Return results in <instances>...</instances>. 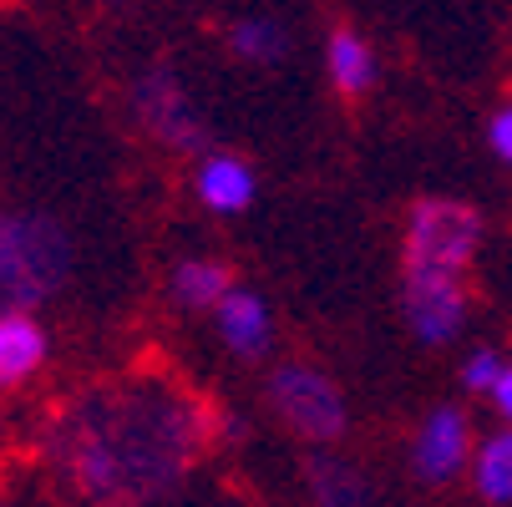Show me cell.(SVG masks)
I'll list each match as a JSON object with an SVG mask.
<instances>
[{"mask_svg": "<svg viewBox=\"0 0 512 507\" xmlns=\"http://www.w3.org/2000/svg\"><path fill=\"white\" fill-rule=\"evenodd\" d=\"M325 66H330V82L345 92V97H360V92H371V82H376V56H371V46H365L355 31H330V41H325Z\"/></svg>", "mask_w": 512, "mask_h": 507, "instance_id": "cell-11", "label": "cell"}, {"mask_svg": "<svg viewBox=\"0 0 512 507\" xmlns=\"http://www.w3.org/2000/svg\"><path fill=\"white\" fill-rule=\"evenodd\" d=\"M492 153H497L502 163H512V107H502V112L492 117Z\"/></svg>", "mask_w": 512, "mask_h": 507, "instance_id": "cell-17", "label": "cell"}, {"mask_svg": "<svg viewBox=\"0 0 512 507\" xmlns=\"http://www.w3.org/2000/svg\"><path fill=\"white\" fill-rule=\"evenodd\" d=\"M502 355L497 350H477L472 360H467V371H462V386L467 391H497V381H502Z\"/></svg>", "mask_w": 512, "mask_h": 507, "instance_id": "cell-16", "label": "cell"}, {"mask_svg": "<svg viewBox=\"0 0 512 507\" xmlns=\"http://www.w3.org/2000/svg\"><path fill=\"white\" fill-rule=\"evenodd\" d=\"M477 492L487 502H512V426L482 442V452H477Z\"/></svg>", "mask_w": 512, "mask_h": 507, "instance_id": "cell-15", "label": "cell"}, {"mask_svg": "<svg viewBox=\"0 0 512 507\" xmlns=\"http://www.w3.org/2000/svg\"><path fill=\"white\" fill-rule=\"evenodd\" d=\"M229 46H234V56H244L254 66H274L289 51V31L274 16H244L229 26Z\"/></svg>", "mask_w": 512, "mask_h": 507, "instance_id": "cell-13", "label": "cell"}, {"mask_svg": "<svg viewBox=\"0 0 512 507\" xmlns=\"http://www.w3.org/2000/svg\"><path fill=\"white\" fill-rule=\"evenodd\" d=\"M492 401H497V411H502V416H507V426H512V366L502 371V381H497Z\"/></svg>", "mask_w": 512, "mask_h": 507, "instance_id": "cell-18", "label": "cell"}, {"mask_svg": "<svg viewBox=\"0 0 512 507\" xmlns=\"http://www.w3.org/2000/svg\"><path fill=\"white\" fill-rule=\"evenodd\" d=\"M208 442L213 411L158 376L92 386L51 426V457L102 507H142L173 492Z\"/></svg>", "mask_w": 512, "mask_h": 507, "instance_id": "cell-1", "label": "cell"}, {"mask_svg": "<svg viewBox=\"0 0 512 507\" xmlns=\"http://www.w3.org/2000/svg\"><path fill=\"white\" fill-rule=\"evenodd\" d=\"M46 366V330L26 310H0V391L26 386Z\"/></svg>", "mask_w": 512, "mask_h": 507, "instance_id": "cell-8", "label": "cell"}, {"mask_svg": "<svg viewBox=\"0 0 512 507\" xmlns=\"http://www.w3.org/2000/svg\"><path fill=\"white\" fill-rule=\"evenodd\" d=\"M401 310L421 345H447L467 325V284L462 274H447V269H406Z\"/></svg>", "mask_w": 512, "mask_h": 507, "instance_id": "cell-6", "label": "cell"}, {"mask_svg": "<svg viewBox=\"0 0 512 507\" xmlns=\"http://www.w3.org/2000/svg\"><path fill=\"white\" fill-rule=\"evenodd\" d=\"M482 244L477 208L457 198H421L406 219V269H447L462 274Z\"/></svg>", "mask_w": 512, "mask_h": 507, "instance_id": "cell-3", "label": "cell"}, {"mask_svg": "<svg viewBox=\"0 0 512 507\" xmlns=\"http://www.w3.org/2000/svg\"><path fill=\"white\" fill-rule=\"evenodd\" d=\"M467 452H472L467 416H462L457 406H436V411L426 416V426L416 431L411 467H416L426 482H452V477L467 467Z\"/></svg>", "mask_w": 512, "mask_h": 507, "instance_id": "cell-7", "label": "cell"}, {"mask_svg": "<svg viewBox=\"0 0 512 507\" xmlns=\"http://www.w3.org/2000/svg\"><path fill=\"white\" fill-rule=\"evenodd\" d=\"M269 330L274 325H269V305L259 300V289L234 284L229 295H224V305H218V335H224V345L234 355L254 360V355L269 350Z\"/></svg>", "mask_w": 512, "mask_h": 507, "instance_id": "cell-9", "label": "cell"}, {"mask_svg": "<svg viewBox=\"0 0 512 507\" xmlns=\"http://www.w3.org/2000/svg\"><path fill=\"white\" fill-rule=\"evenodd\" d=\"M198 198H203L213 213H239V208H249V198H254V173H249V163L234 158V153H203V163H198Z\"/></svg>", "mask_w": 512, "mask_h": 507, "instance_id": "cell-10", "label": "cell"}, {"mask_svg": "<svg viewBox=\"0 0 512 507\" xmlns=\"http://www.w3.org/2000/svg\"><path fill=\"white\" fill-rule=\"evenodd\" d=\"M132 112L173 153H203L208 148V127H203L193 97L183 92V82L168 66H153L132 82Z\"/></svg>", "mask_w": 512, "mask_h": 507, "instance_id": "cell-5", "label": "cell"}, {"mask_svg": "<svg viewBox=\"0 0 512 507\" xmlns=\"http://www.w3.org/2000/svg\"><path fill=\"white\" fill-rule=\"evenodd\" d=\"M71 274V239L56 219L0 208V310L46 305Z\"/></svg>", "mask_w": 512, "mask_h": 507, "instance_id": "cell-2", "label": "cell"}, {"mask_svg": "<svg viewBox=\"0 0 512 507\" xmlns=\"http://www.w3.org/2000/svg\"><path fill=\"white\" fill-rule=\"evenodd\" d=\"M269 401L279 411V421L289 431H300L305 442H340L345 437V396L335 391L330 376H320L315 366H300V360H289V366H279L269 376Z\"/></svg>", "mask_w": 512, "mask_h": 507, "instance_id": "cell-4", "label": "cell"}, {"mask_svg": "<svg viewBox=\"0 0 512 507\" xmlns=\"http://www.w3.org/2000/svg\"><path fill=\"white\" fill-rule=\"evenodd\" d=\"M310 487H315V502L320 507H376L371 502V487L360 482V472H350L345 462H310Z\"/></svg>", "mask_w": 512, "mask_h": 507, "instance_id": "cell-14", "label": "cell"}, {"mask_svg": "<svg viewBox=\"0 0 512 507\" xmlns=\"http://www.w3.org/2000/svg\"><path fill=\"white\" fill-rule=\"evenodd\" d=\"M229 289H234V274L218 259H183L173 269V300L183 310H218Z\"/></svg>", "mask_w": 512, "mask_h": 507, "instance_id": "cell-12", "label": "cell"}]
</instances>
